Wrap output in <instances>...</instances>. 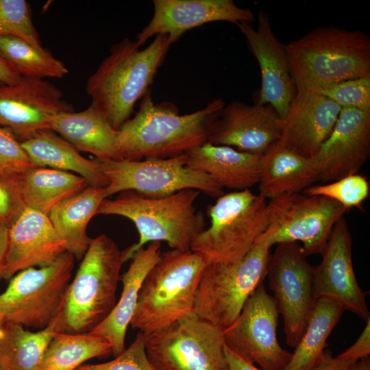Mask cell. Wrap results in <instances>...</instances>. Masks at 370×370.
Segmentation results:
<instances>
[{"mask_svg":"<svg viewBox=\"0 0 370 370\" xmlns=\"http://www.w3.org/2000/svg\"><path fill=\"white\" fill-rule=\"evenodd\" d=\"M224 106L217 99L199 110L180 115L171 102L155 104L149 90L134 117L118 130L121 160L168 158L208 143Z\"/></svg>","mask_w":370,"mask_h":370,"instance_id":"obj_1","label":"cell"},{"mask_svg":"<svg viewBox=\"0 0 370 370\" xmlns=\"http://www.w3.org/2000/svg\"><path fill=\"white\" fill-rule=\"evenodd\" d=\"M171 45L165 35L156 36L142 49L135 41L125 38L112 47L89 77L86 92L114 130L130 119L135 103L150 90Z\"/></svg>","mask_w":370,"mask_h":370,"instance_id":"obj_2","label":"cell"},{"mask_svg":"<svg viewBox=\"0 0 370 370\" xmlns=\"http://www.w3.org/2000/svg\"><path fill=\"white\" fill-rule=\"evenodd\" d=\"M285 49L296 91L370 76V38L360 30L320 26Z\"/></svg>","mask_w":370,"mask_h":370,"instance_id":"obj_3","label":"cell"},{"mask_svg":"<svg viewBox=\"0 0 370 370\" xmlns=\"http://www.w3.org/2000/svg\"><path fill=\"white\" fill-rule=\"evenodd\" d=\"M121 251L105 234L91 238L50 326L56 333H88L112 312L121 279Z\"/></svg>","mask_w":370,"mask_h":370,"instance_id":"obj_4","label":"cell"},{"mask_svg":"<svg viewBox=\"0 0 370 370\" xmlns=\"http://www.w3.org/2000/svg\"><path fill=\"white\" fill-rule=\"evenodd\" d=\"M200 193L185 189L156 198L125 190L113 199H105L97 214L121 216L135 225L139 239L121 251L123 263L151 242L165 241L172 249L188 251L193 238L205 227L204 215L195 206Z\"/></svg>","mask_w":370,"mask_h":370,"instance_id":"obj_5","label":"cell"},{"mask_svg":"<svg viewBox=\"0 0 370 370\" xmlns=\"http://www.w3.org/2000/svg\"><path fill=\"white\" fill-rule=\"evenodd\" d=\"M206 265L202 257L190 249L161 254L142 284L131 327L147 335L193 312Z\"/></svg>","mask_w":370,"mask_h":370,"instance_id":"obj_6","label":"cell"},{"mask_svg":"<svg viewBox=\"0 0 370 370\" xmlns=\"http://www.w3.org/2000/svg\"><path fill=\"white\" fill-rule=\"evenodd\" d=\"M267 204L249 189L224 193L208 206L210 225L195 235L190 249L206 264L241 260L268 226Z\"/></svg>","mask_w":370,"mask_h":370,"instance_id":"obj_7","label":"cell"},{"mask_svg":"<svg viewBox=\"0 0 370 370\" xmlns=\"http://www.w3.org/2000/svg\"><path fill=\"white\" fill-rule=\"evenodd\" d=\"M270 256V247L256 243L237 262L206 264L196 291L194 312L223 330L229 327L264 282Z\"/></svg>","mask_w":370,"mask_h":370,"instance_id":"obj_8","label":"cell"},{"mask_svg":"<svg viewBox=\"0 0 370 370\" xmlns=\"http://www.w3.org/2000/svg\"><path fill=\"white\" fill-rule=\"evenodd\" d=\"M74 256L66 251L49 265L19 271L0 294V319L42 330L55 317L71 282Z\"/></svg>","mask_w":370,"mask_h":370,"instance_id":"obj_9","label":"cell"},{"mask_svg":"<svg viewBox=\"0 0 370 370\" xmlns=\"http://www.w3.org/2000/svg\"><path fill=\"white\" fill-rule=\"evenodd\" d=\"M269 223L256 243L271 247L282 243H301L308 256L321 254L336 222L347 210L319 195L288 193L267 204Z\"/></svg>","mask_w":370,"mask_h":370,"instance_id":"obj_10","label":"cell"},{"mask_svg":"<svg viewBox=\"0 0 370 370\" xmlns=\"http://www.w3.org/2000/svg\"><path fill=\"white\" fill-rule=\"evenodd\" d=\"M223 330L191 312L145 335V352L157 370H229Z\"/></svg>","mask_w":370,"mask_h":370,"instance_id":"obj_11","label":"cell"},{"mask_svg":"<svg viewBox=\"0 0 370 370\" xmlns=\"http://www.w3.org/2000/svg\"><path fill=\"white\" fill-rule=\"evenodd\" d=\"M99 160L108 180L106 199L125 190L156 198L185 189L197 190L217 197L225 193L210 175L186 165V153L168 158Z\"/></svg>","mask_w":370,"mask_h":370,"instance_id":"obj_12","label":"cell"},{"mask_svg":"<svg viewBox=\"0 0 370 370\" xmlns=\"http://www.w3.org/2000/svg\"><path fill=\"white\" fill-rule=\"evenodd\" d=\"M298 243L277 244L267 276L284 322L286 343L295 347L305 330L317 297L314 267Z\"/></svg>","mask_w":370,"mask_h":370,"instance_id":"obj_13","label":"cell"},{"mask_svg":"<svg viewBox=\"0 0 370 370\" xmlns=\"http://www.w3.org/2000/svg\"><path fill=\"white\" fill-rule=\"evenodd\" d=\"M279 312L261 283L246 301L234 322L223 330L225 346L263 370H283L292 353L277 338Z\"/></svg>","mask_w":370,"mask_h":370,"instance_id":"obj_14","label":"cell"},{"mask_svg":"<svg viewBox=\"0 0 370 370\" xmlns=\"http://www.w3.org/2000/svg\"><path fill=\"white\" fill-rule=\"evenodd\" d=\"M73 111V106L53 84L43 79L23 77L14 84L0 82V126L10 129L23 142L50 129L55 115Z\"/></svg>","mask_w":370,"mask_h":370,"instance_id":"obj_15","label":"cell"},{"mask_svg":"<svg viewBox=\"0 0 370 370\" xmlns=\"http://www.w3.org/2000/svg\"><path fill=\"white\" fill-rule=\"evenodd\" d=\"M352 239L344 217L334 225L321 261L314 267V288L317 299L324 297L341 304L367 321L370 319L366 296L369 292L358 285L352 256Z\"/></svg>","mask_w":370,"mask_h":370,"instance_id":"obj_16","label":"cell"},{"mask_svg":"<svg viewBox=\"0 0 370 370\" xmlns=\"http://www.w3.org/2000/svg\"><path fill=\"white\" fill-rule=\"evenodd\" d=\"M153 16L136 38L140 47L157 35L166 36L173 45L188 30L208 23L226 21L237 25L254 19L251 10L232 0H153Z\"/></svg>","mask_w":370,"mask_h":370,"instance_id":"obj_17","label":"cell"},{"mask_svg":"<svg viewBox=\"0 0 370 370\" xmlns=\"http://www.w3.org/2000/svg\"><path fill=\"white\" fill-rule=\"evenodd\" d=\"M370 156V111L344 108L334 128L312 157L319 180L356 174Z\"/></svg>","mask_w":370,"mask_h":370,"instance_id":"obj_18","label":"cell"},{"mask_svg":"<svg viewBox=\"0 0 370 370\" xmlns=\"http://www.w3.org/2000/svg\"><path fill=\"white\" fill-rule=\"evenodd\" d=\"M237 26L260 66L261 87L256 103L271 105L282 118L296 93L285 45L275 36L269 15L262 10L258 13L257 28L251 23Z\"/></svg>","mask_w":370,"mask_h":370,"instance_id":"obj_19","label":"cell"},{"mask_svg":"<svg viewBox=\"0 0 370 370\" xmlns=\"http://www.w3.org/2000/svg\"><path fill=\"white\" fill-rule=\"evenodd\" d=\"M282 123L271 105L232 101L223 107L208 143L263 155L280 140Z\"/></svg>","mask_w":370,"mask_h":370,"instance_id":"obj_20","label":"cell"},{"mask_svg":"<svg viewBox=\"0 0 370 370\" xmlns=\"http://www.w3.org/2000/svg\"><path fill=\"white\" fill-rule=\"evenodd\" d=\"M66 251V243L49 217L25 207L8 228L2 278L10 280L24 269L49 265Z\"/></svg>","mask_w":370,"mask_h":370,"instance_id":"obj_21","label":"cell"},{"mask_svg":"<svg viewBox=\"0 0 370 370\" xmlns=\"http://www.w3.org/2000/svg\"><path fill=\"white\" fill-rule=\"evenodd\" d=\"M341 108L328 98L310 90H299L282 118L281 146L312 158L325 141Z\"/></svg>","mask_w":370,"mask_h":370,"instance_id":"obj_22","label":"cell"},{"mask_svg":"<svg viewBox=\"0 0 370 370\" xmlns=\"http://www.w3.org/2000/svg\"><path fill=\"white\" fill-rule=\"evenodd\" d=\"M161 242H151L132 256L128 269L121 276L123 289L110 314L90 334L103 337L111 345L114 356L125 349L126 332L138 301L142 284L161 256Z\"/></svg>","mask_w":370,"mask_h":370,"instance_id":"obj_23","label":"cell"},{"mask_svg":"<svg viewBox=\"0 0 370 370\" xmlns=\"http://www.w3.org/2000/svg\"><path fill=\"white\" fill-rule=\"evenodd\" d=\"M186 154L188 167L208 174L223 188L240 191L259 183L262 155L208 142Z\"/></svg>","mask_w":370,"mask_h":370,"instance_id":"obj_24","label":"cell"},{"mask_svg":"<svg viewBox=\"0 0 370 370\" xmlns=\"http://www.w3.org/2000/svg\"><path fill=\"white\" fill-rule=\"evenodd\" d=\"M50 129L77 149L88 152L101 160H121L118 131L95 103L80 112H64L53 116Z\"/></svg>","mask_w":370,"mask_h":370,"instance_id":"obj_25","label":"cell"},{"mask_svg":"<svg viewBox=\"0 0 370 370\" xmlns=\"http://www.w3.org/2000/svg\"><path fill=\"white\" fill-rule=\"evenodd\" d=\"M319 180L312 158H306L277 142L261 158L259 194L272 199L301 193Z\"/></svg>","mask_w":370,"mask_h":370,"instance_id":"obj_26","label":"cell"},{"mask_svg":"<svg viewBox=\"0 0 370 370\" xmlns=\"http://www.w3.org/2000/svg\"><path fill=\"white\" fill-rule=\"evenodd\" d=\"M21 145L36 166L75 173L90 186L105 188L108 184L97 158L83 157L74 146L51 130L36 133Z\"/></svg>","mask_w":370,"mask_h":370,"instance_id":"obj_27","label":"cell"},{"mask_svg":"<svg viewBox=\"0 0 370 370\" xmlns=\"http://www.w3.org/2000/svg\"><path fill=\"white\" fill-rule=\"evenodd\" d=\"M105 188L88 185L80 193L62 201L49 213V219L66 251L79 260L84 256L91 238L86 233L90 220L105 198Z\"/></svg>","mask_w":370,"mask_h":370,"instance_id":"obj_28","label":"cell"},{"mask_svg":"<svg viewBox=\"0 0 370 370\" xmlns=\"http://www.w3.org/2000/svg\"><path fill=\"white\" fill-rule=\"evenodd\" d=\"M88 186L84 177L73 173L34 166L23 176L18 190L25 207L49 216L57 205Z\"/></svg>","mask_w":370,"mask_h":370,"instance_id":"obj_29","label":"cell"},{"mask_svg":"<svg viewBox=\"0 0 370 370\" xmlns=\"http://www.w3.org/2000/svg\"><path fill=\"white\" fill-rule=\"evenodd\" d=\"M344 311L331 299L318 298L295 351L283 370H311L323 356L327 339Z\"/></svg>","mask_w":370,"mask_h":370,"instance_id":"obj_30","label":"cell"},{"mask_svg":"<svg viewBox=\"0 0 370 370\" xmlns=\"http://www.w3.org/2000/svg\"><path fill=\"white\" fill-rule=\"evenodd\" d=\"M112 354L110 343L90 333H56L37 370H75L85 361Z\"/></svg>","mask_w":370,"mask_h":370,"instance_id":"obj_31","label":"cell"},{"mask_svg":"<svg viewBox=\"0 0 370 370\" xmlns=\"http://www.w3.org/2000/svg\"><path fill=\"white\" fill-rule=\"evenodd\" d=\"M55 334L50 326L31 332L19 325L4 323L0 339V370H37Z\"/></svg>","mask_w":370,"mask_h":370,"instance_id":"obj_32","label":"cell"},{"mask_svg":"<svg viewBox=\"0 0 370 370\" xmlns=\"http://www.w3.org/2000/svg\"><path fill=\"white\" fill-rule=\"evenodd\" d=\"M0 55L23 77L62 78L69 72L47 49L18 37L0 36Z\"/></svg>","mask_w":370,"mask_h":370,"instance_id":"obj_33","label":"cell"},{"mask_svg":"<svg viewBox=\"0 0 370 370\" xmlns=\"http://www.w3.org/2000/svg\"><path fill=\"white\" fill-rule=\"evenodd\" d=\"M367 179L358 173L349 175L324 184L311 185L302 192L307 195H319L332 199L347 210L361 208L369 195Z\"/></svg>","mask_w":370,"mask_h":370,"instance_id":"obj_34","label":"cell"},{"mask_svg":"<svg viewBox=\"0 0 370 370\" xmlns=\"http://www.w3.org/2000/svg\"><path fill=\"white\" fill-rule=\"evenodd\" d=\"M34 166L21 142L10 129L0 126V180L18 188L23 176Z\"/></svg>","mask_w":370,"mask_h":370,"instance_id":"obj_35","label":"cell"},{"mask_svg":"<svg viewBox=\"0 0 370 370\" xmlns=\"http://www.w3.org/2000/svg\"><path fill=\"white\" fill-rule=\"evenodd\" d=\"M22 38L34 46L42 44L34 26L31 8L25 0H0V36Z\"/></svg>","mask_w":370,"mask_h":370,"instance_id":"obj_36","label":"cell"},{"mask_svg":"<svg viewBox=\"0 0 370 370\" xmlns=\"http://www.w3.org/2000/svg\"><path fill=\"white\" fill-rule=\"evenodd\" d=\"M341 108L370 111V76L344 80L313 89Z\"/></svg>","mask_w":370,"mask_h":370,"instance_id":"obj_37","label":"cell"},{"mask_svg":"<svg viewBox=\"0 0 370 370\" xmlns=\"http://www.w3.org/2000/svg\"><path fill=\"white\" fill-rule=\"evenodd\" d=\"M75 370H157L145 352V335L138 332L133 343L114 359L101 364L82 365Z\"/></svg>","mask_w":370,"mask_h":370,"instance_id":"obj_38","label":"cell"},{"mask_svg":"<svg viewBox=\"0 0 370 370\" xmlns=\"http://www.w3.org/2000/svg\"><path fill=\"white\" fill-rule=\"evenodd\" d=\"M25 208L18 188L0 180V224L9 228Z\"/></svg>","mask_w":370,"mask_h":370,"instance_id":"obj_39","label":"cell"},{"mask_svg":"<svg viewBox=\"0 0 370 370\" xmlns=\"http://www.w3.org/2000/svg\"><path fill=\"white\" fill-rule=\"evenodd\" d=\"M356 342L345 351L338 355L341 358L358 360L369 358L370 355V319Z\"/></svg>","mask_w":370,"mask_h":370,"instance_id":"obj_40","label":"cell"},{"mask_svg":"<svg viewBox=\"0 0 370 370\" xmlns=\"http://www.w3.org/2000/svg\"><path fill=\"white\" fill-rule=\"evenodd\" d=\"M356 361L333 357L330 351L325 350L323 356L311 370H356Z\"/></svg>","mask_w":370,"mask_h":370,"instance_id":"obj_41","label":"cell"},{"mask_svg":"<svg viewBox=\"0 0 370 370\" xmlns=\"http://www.w3.org/2000/svg\"><path fill=\"white\" fill-rule=\"evenodd\" d=\"M225 352L229 370H263L233 353L226 346Z\"/></svg>","mask_w":370,"mask_h":370,"instance_id":"obj_42","label":"cell"},{"mask_svg":"<svg viewBox=\"0 0 370 370\" xmlns=\"http://www.w3.org/2000/svg\"><path fill=\"white\" fill-rule=\"evenodd\" d=\"M22 78L0 55V82L14 84L19 82Z\"/></svg>","mask_w":370,"mask_h":370,"instance_id":"obj_43","label":"cell"},{"mask_svg":"<svg viewBox=\"0 0 370 370\" xmlns=\"http://www.w3.org/2000/svg\"><path fill=\"white\" fill-rule=\"evenodd\" d=\"M8 243V228L0 224V279L5 264V258Z\"/></svg>","mask_w":370,"mask_h":370,"instance_id":"obj_44","label":"cell"},{"mask_svg":"<svg viewBox=\"0 0 370 370\" xmlns=\"http://www.w3.org/2000/svg\"><path fill=\"white\" fill-rule=\"evenodd\" d=\"M356 370H370L369 357L358 360L356 364Z\"/></svg>","mask_w":370,"mask_h":370,"instance_id":"obj_45","label":"cell"},{"mask_svg":"<svg viewBox=\"0 0 370 370\" xmlns=\"http://www.w3.org/2000/svg\"><path fill=\"white\" fill-rule=\"evenodd\" d=\"M4 322L0 319V339L3 334Z\"/></svg>","mask_w":370,"mask_h":370,"instance_id":"obj_46","label":"cell"}]
</instances>
